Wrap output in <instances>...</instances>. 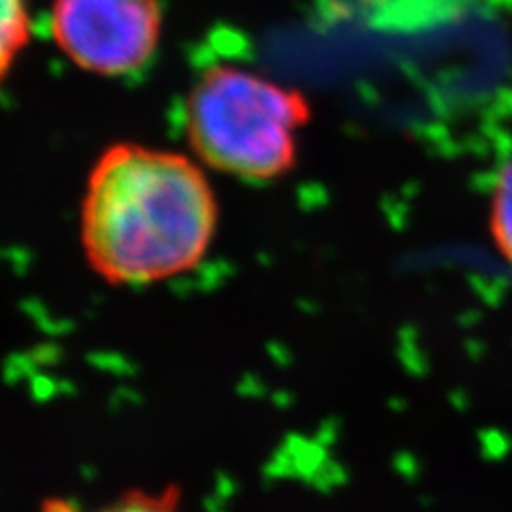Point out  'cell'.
<instances>
[{
    "mask_svg": "<svg viewBox=\"0 0 512 512\" xmlns=\"http://www.w3.org/2000/svg\"><path fill=\"white\" fill-rule=\"evenodd\" d=\"M30 39L28 0H0V84Z\"/></svg>",
    "mask_w": 512,
    "mask_h": 512,
    "instance_id": "5b68a950",
    "label": "cell"
},
{
    "mask_svg": "<svg viewBox=\"0 0 512 512\" xmlns=\"http://www.w3.org/2000/svg\"><path fill=\"white\" fill-rule=\"evenodd\" d=\"M218 201L195 160L116 143L90 171L79 220L84 256L114 286H146L195 269L216 237Z\"/></svg>",
    "mask_w": 512,
    "mask_h": 512,
    "instance_id": "6da1fadb",
    "label": "cell"
},
{
    "mask_svg": "<svg viewBox=\"0 0 512 512\" xmlns=\"http://www.w3.org/2000/svg\"><path fill=\"white\" fill-rule=\"evenodd\" d=\"M186 137L203 165L250 182L278 180L295 167L297 133L310 103L261 73L235 64L205 69L186 101Z\"/></svg>",
    "mask_w": 512,
    "mask_h": 512,
    "instance_id": "7a4b0ae2",
    "label": "cell"
},
{
    "mask_svg": "<svg viewBox=\"0 0 512 512\" xmlns=\"http://www.w3.org/2000/svg\"><path fill=\"white\" fill-rule=\"evenodd\" d=\"M50 28L75 67L122 77L141 71L158 50V0H54Z\"/></svg>",
    "mask_w": 512,
    "mask_h": 512,
    "instance_id": "3957f363",
    "label": "cell"
},
{
    "mask_svg": "<svg viewBox=\"0 0 512 512\" xmlns=\"http://www.w3.org/2000/svg\"><path fill=\"white\" fill-rule=\"evenodd\" d=\"M489 231L495 248L512 265V160L500 171L493 188Z\"/></svg>",
    "mask_w": 512,
    "mask_h": 512,
    "instance_id": "8992f818",
    "label": "cell"
},
{
    "mask_svg": "<svg viewBox=\"0 0 512 512\" xmlns=\"http://www.w3.org/2000/svg\"><path fill=\"white\" fill-rule=\"evenodd\" d=\"M182 495L180 485L175 483H167L160 489L133 487L90 510L67 498H50L45 500L41 512H184Z\"/></svg>",
    "mask_w": 512,
    "mask_h": 512,
    "instance_id": "277c9868",
    "label": "cell"
}]
</instances>
